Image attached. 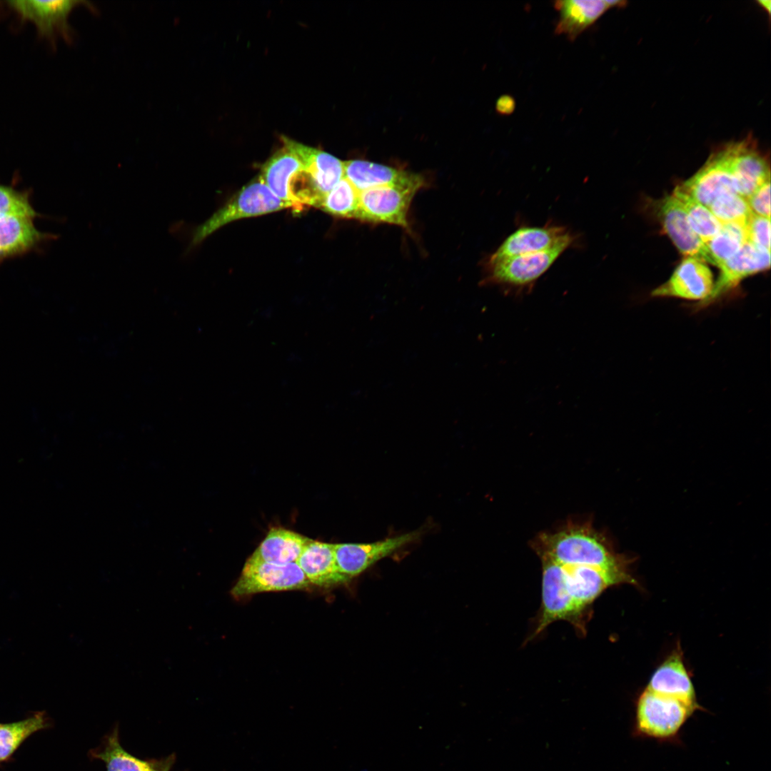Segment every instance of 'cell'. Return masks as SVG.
I'll return each mask as SVG.
<instances>
[{
	"instance_id": "6da1fadb",
	"label": "cell",
	"mask_w": 771,
	"mask_h": 771,
	"mask_svg": "<svg viewBox=\"0 0 771 771\" xmlns=\"http://www.w3.org/2000/svg\"><path fill=\"white\" fill-rule=\"evenodd\" d=\"M532 548L540 560L631 574L629 567L633 559L616 553L606 536L588 521H570L555 531L542 533Z\"/></svg>"
},
{
	"instance_id": "7a4b0ae2",
	"label": "cell",
	"mask_w": 771,
	"mask_h": 771,
	"mask_svg": "<svg viewBox=\"0 0 771 771\" xmlns=\"http://www.w3.org/2000/svg\"><path fill=\"white\" fill-rule=\"evenodd\" d=\"M84 1L74 0H8L0 1V19H11V28L19 29L32 24L38 37L55 48L59 39L70 43L73 29L69 19L72 11Z\"/></svg>"
},
{
	"instance_id": "3957f363",
	"label": "cell",
	"mask_w": 771,
	"mask_h": 771,
	"mask_svg": "<svg viewBox=\"0 0 771 771\" xmlns=\"http://www.w3.org/2000/svg\"><path fill=\"white\" fill-rule=\"evenodd\" d=\"M574 241L569 240L539 253L488 260L482 284L497 286L505 294L515 296L530 293L537 280Z\"/></svg>"
},
{
	"instance_id": "277c9868",
	"label": "cell",
	"mask_w": 771,
	"mask_h": 771,
	"mask_svg": "<svg viewBox=\"0 0 771 771\" xmlns=\"http://www.w3.org/2000/svg\"><path fill=\"white\" fill-rule=\"evenodd\" d=\"M287 208H292V206L278 198L258 176L196 228L193 232L189 246H196L214 231L233 221Z\"/></svg>"
},
{
	"instance_id": "5b68a950",
	"label": "cell",
	"mask_w": 771,
	"mask_h": 771,
	"mask_svg": "<svg viewBox=\"0 0 771 771\" xmlns=\"http://www.w3.org/2000/svg\"><path fill=\"white\" fill-rule=\"evenodd\" d=\"M309 585L296 563L280 565L248 558L231 593L239 599L260 593L303 590Z\"/></svg>"
},
{
	"instance_id": "8992f818",
	"label": "cell",
	"mask_w": 771,
	"mask_h": 771,
	"mask_svg": "<svg viewBox=\"0 0 771 771\" xmlns=\"http://www.w3.org/2000/svg\"><path fill=\"white\" fill-rule=\"evenodd\" d=\"M542 605L536 626L528 640L543 632L552 623L564 620L570 623L578 633L585 635L588 620L577 610L564 583L559 565L541 560Z\"/></svg>"
},
{
	"instance_id": "52a82bcc",
	"label": "cell",
	"mask_w": 771,
	"mask_h": 771,
	"mask_svg": "<svg viewBox=\"0 0 771 771\" xmlns=\"http://www.w3.org/2000/svg\"><path fill=\"white\" fill-rule=\"evenodd\" d=\"M695 710L673 698L645 690L636 707L635 727L640 735L667 739L677 735Z\"/></svg>"
},
{
	"instance_id": "ba28073f",
	"label": "cell",
	"mask_w": 771,
	"mask_h": 771,
	"mask_svg": "<svg viewBox=\"0 0 771 771\" xmlns=\"http://www.w3.org/2000/svg\"><path fill=\"white\" fill-rule=\"evenodd\" d=\"M419 189L389 185L359 192L356 220L369 223H387L409 229L408 213L412 200Z\"/></svg>"
},
{
	"instance_id": "9c48e42d",
	"label": "cell",
	"mask_w": 771,
	"mask_h": 771,
	"mask_svg": "<svg viewBox=\"0 0 771 771\" xmlns=\"http://www.w3.org/2000/svg\"><path fill=\"white\" fill-rule=\"evenodd\" d=\"M730 144L712 153L705 163L692 177L675 189L708 208L720 196L737 193L730 172Z\"/></svg>"
},
{
	"instance_id": "30bf717a",
	"label": "cell",
	"mask_w": 771,
	"mask_h": 771,
	"mask_svg": "<svg viewBox=\"0 0 771 771\" xmlns=\"http://www.w3.org/2000/svg\"><path fill=\"white\" fill-rule=\"evenodd\" d=\"M422 533L415 530L371 543L334 544L339 571L347 578L356 577L378 561L416 540Z\"/></svg>"
},
{
	"instance_id": "8fae6325",
	"label": "cell",
	"mask_w": 771,
	"mask_h": 771,
	"mask_svg": "<svg viewBox=\"0 0 771 771\" xmlns=\"http://www.w3.org/2000/svg\"><path fill=\"white\" fill-rule=\"evenodd\" d=\"M714 283L712 271L705 261L687 256L681 261L667 281L652 291L651 296L701 302L710 296Z\"/></svg>"
},
{
	"instance_id": "7c38bea8",
	"label": "cell",
	"mask_w": 771,
	"mask_h": 771,
	"mask_svg": "<svg viewBox=\"0 0 771 771\" xmlns=\"http://www.w3.org/2000/svg\"><path fill=\"white\" fill-rule=\"evenodd\" d=\"M770 251L746 241L742 248L719 268L720 271L710 296L699 303L698 308L712 303L722 295L736 287L747 276L768 269Z\"/></svg>"
},
{
	"instance_id": "4fadbf2b",
	"label": "cell",
	"mask_w": 771,
	"mask_h": 771,
	"mask_svg": "<svg viewBox=\"0 0 771 771\" xmlns=\"http://www.w3.org/2000/svg\"><path fill=\"white\" fill-rule=\"evenodd\" d=\"M730 144V172L737 193L747 199L770 180V166L752 137Z\"/></svg>"
},
{
	"instance_id": "5bb4252c",
	"label": "cell",
	"mask_w": 771,
	"mask_h": 771,
	"mask_svg": "<svg viewBox=\"0 0 771 771\" xmlns=\"http://www.w3.org/2000/svg\"><path fill=\"white\" fill-rule=\"evenodd\" d=\"M344 177L358 191L381 186L397 185L423 188L426 181L418 173L366 160L344 161Z\"/></svg>"
},
{
	"instance_id": "9a60e30c",
	"label": "cell",
	"mask_w": 771,
	"mask_h": 771,
	"mask_svg": "<svg viewBox=\"0 0 771 771\" xmlns=\"http://www.w3.org/2000/svg\"><path fill=\"white\" fill-rule=\"evenodd\" d=\"M573 239L575 236L561 226L522 227L506 238L488 260L539 253Z\"/></svg>"
},
{
	"instance_id": "2e32d148",
	"label": "cell",
	"mask_w": 771,
	"mask_h": 771,
	"mask_svg": "<svg viewBox=\"0 0 771 771\" xmlns=\"http://www.w3.org/2000/svg\"><path fill=\"white\" fill-rule=\"evenodd\" d=\"M646 690L679 700L696 710L700 707L680 648L674 650L653 672Z\"/></svg>"
},
{
	"instance_id": "e0dca14e",
	"label": "cell",
	"mask_w": 771,
	"mask_h": 771,
	"mask_svg": "<svg viewBox=\"0 0 771 771\" xmlns=\"http://www.w3.org/2000/svg\"><path fill=\"white\" fill-rule=\"evenodd\" d=\"M627 4L625 1L619 0L556 1L553 6L559 14V19L555 26V34L565 35L568 40L574 41L608 10L613 8H622Z\"/></svg>"
},
{
	"instance_id": "ac0fdd59",
	"label": "cell",
	"mask_w": 771,
	"mask_h": 771,
	"mask_svg": "<svg viewBox=\"0 0 771 771\" xmlns=\"http://www.w3.org/2000/svg\"><path fill=\"white\" fill-rule=\"evenodd\" d=\"M35 218L21 215L0 218V263L5 260L21 256L38 248L55 236L40 231L34 224Z\"/></svg>"
},
{
	"instance_id": "d6986e66",
	"label": "cell",
	"mask_w": 771,
	"mask_h": 771,
	"mask_svg": "<svg viewBox=\"0 0 771 771\" xmlns=\"http://www.w3.org/2000/svg\"><path fill=\"white\" fill-rule=\"evenodd\" d=\"M89 755L103 761L106 771H170L176 760L173 754L160 760L135 757L121 746L117 725L104 736L97 747L91 750Z\"/></svg>"
},
{
	"instance_id": "ffe728a7",
	"label": "cell",
	"mask_w": 771,
	"mask_h": 771,
	"mask_svg": "<svg viewBox=\"0 0 771 771\" xmlns=\"http://www.w3.org/2000/svg\"><path fill=\"white\" fill-rule=\"evenodd\" d=\"M658 217L664 230L680 253L707 262L705 244L692 230L681 203L672 195L666 196L661 201Z\"/></svg>"
},
{
	"instance_id": "44dd1931",
	"label": "cell",
	"mask_w": 771,
	"mask_h": 771,
	"mask_svg": "<svg viewBox=\"0 0 771 771\" xmlns=\"http://www.w3.org/2000/svg\"><path fill=\"white\" fill-rule=\"evenodd\" d=\"M296 563L310 584L318 587L331 588L349 580L338 568L334 544L311 539Z\"/></svg>"
},
{
	"instance_id": "7402d4cb",
	"label": "cell",
	"mask_w": 771,
	"mask_h": 771,
	"mask_svg": "<svg viewBox=\"0 0 771 771\" xmlns=\"http://www.w3.org/2000/svg\"><path fill=\"white\" fill-rule=\"evenodd\" d=\"M283 146L278 150L263 166L262 180L281 200L293 208L290 193L293 177L303 168L301 160L293 148L290 138L283 137Z\"/></svg>"
},
{
	"instance_id": "603a6c76",
	"label": "cell",
	"mask_w": 771,
	"mask_h": 771,
	"mask_svg": "<svg viewBox=\"0 0 771 771\" xmlns=\"http://www.w3.org/2000/svg\"><path fill=\"white\" fill-rule=\"evenodd\" d=\"M317 189L324 196L344 178V161L333 155L290 139Z\"/></svg>"
},
{
	"instance_id": "cb8c5ba5",
	"label": "cell",
	"mask_w": 771,
	"mask_h": 771,
	"mask_svg": "<svg viewBox=\"0 0 771 771\" xmlns=\"http://www.w3.org/2000/svg\"><path fill=\"white\" fill-rule=\"evenodd\" d=\"M310 540L283 528H273L249 558L280 565L296 563Z\"/></svg>"
},
{
	"instance_id": "d4e9b609",
	"label": "cell",
	"mask_w": 771,
	"mask_h": 771,
	"mask_svg": "<svg viewBox=\"0 0 771 771\" xmlns=\"http://www.w3.org/2000/svg\"><path fill=\"white\" fill-rule=\"evenodd\" d=\"M747 241L745 228L737 223L722 224L720 231L705 243L707 262L720 267Z\"/></svg>"
},
{
	"instance_id": "484cf974",
	"label": "cell",
	"mask_w": 771,
	"mask_h": 771,
	"mask_svg": "<svg viewBox=\"0 0 771 771\" xmlns=\"http://www.w3.org/2000/svg\"><path fill=\"white\" fill-rule=\"evenodd\" d=\"M359 191L345 177L318 203L317 208L338 218L356 219Z\"/></svg>"
},
{
	"instance_id": "4316f807",
	"label": "cell",
	"mask_w": 771,
	"mask_h": 771,
	"mask_svg": "<svg viewBox=\"0 0 771 771\" xmlns=\"http://www.w3.org/2000/svg\"><path fill=\"white\" fill-rule=\"evenodd\" d=\"M47 725L41 712L18 722L0 723V761L8 759L28 737Z\"/></svg>"
},
{
	"instance_id": "83f0119b",
	"label": "cell",
	"mask_w": 771,
	"mask_h": 771,
	"mask_svg": "<svg viewBox=\"0 0 771 771\" xmlns=\"http://www.w3.org/2000/svg\"><path fill=\"white\" fill-rule=\"evenodd\" d=\"M672 196L681 203L690 226L704 243L720 231L722 224L707 207L675 188Z\"/></svg>"
},
{
	"instance_id": "f1b7e54d",
	"label": "cell",
	"mask_w": 771,
	"mask_h": 771,
	"mask_svg": "<svg viewBox=\"0 0 771 771\" xmlns=\"http://www.w3.org/2000/svg\"><path fill=\"white\" fill-rule=\"evenodd\" d=\"M708 209L722 224L732 223L745 228L753 213L747 200L732 193L717 197Z\"/></svg>"
},
{
	"instance_id": "f546056e",
	"label": "cell",
	"mask_w": 771,
	"mask_h": 771,
	"mask_svg": "<svg viewBox=\"0 0 771 771\" xmlns=\"http://www.w3.org/2000/svg\"><path fill=\"white\" fill-rule=\"evenodd\" d=\"M29 190H19L13 184L0 183V218L21 215L36 218L41 216L33 207Z\"/></svg>"
},
{
	"instance_id": "4dcf8cb0",
	"label": "cell",
	"mask_w": 771,
	"mask_h": 771,
	"mask_svg": "<svg viewBox=\"0 0 771 771\" xmlns=\"http://www.w3.org/2000/svg\"><path fill=\"white\" fill-rule=\"evenodd\" d=\"M745 233L747 242L770 251V218L752 213L745 227Z\"/></svg>"
},
{
	"instance_id": "1f68e13d",
	"label": "cell",
	"mask_w": 771,
	"mask_h": 771,
	"mask_svg": "<svg viewBox=\"0 0 771 771\" xmlns=\"http://www.w3.org/2000/svg\"><path fill=\"white\" fill-rule=\"evenodd\" d=\"M753 213L770 218V180L759 186L747 199Z\"/></svg>"
},
{
	"instance_id": "d6a6232c",
	"label": "cell",
	"mask_w": 771,
	"mask_h": 771,
	"mask_svg": "<svg viewBox=\"0 0 771 771\" xmlns=\"http://www.w3.org/2000/svg\"><path fill=\"white\" fill-rule=\"evenodd\" d=\"M496 111L498 114L508 116L512 114L515 109V99L508 94H503L498 98L495 104Z\"/></svg>"
},
{
	"instance_id": "836d02e7",
	"label": "cell",
	"mask_w": 771,
	"mask_h": 771,
	"mask_svg": "<svg viewBox=\"0 0 771 771\" xmlns=\"http://www.w3.org/2000/svg\"><path fill=\"white\" fill-rule=\"evenodd\" d=\"M757 3L760 4V6H762L768 14H770V4H771V1L770 0H768V1H757Z\"/></svg>"
}]
</instances>
